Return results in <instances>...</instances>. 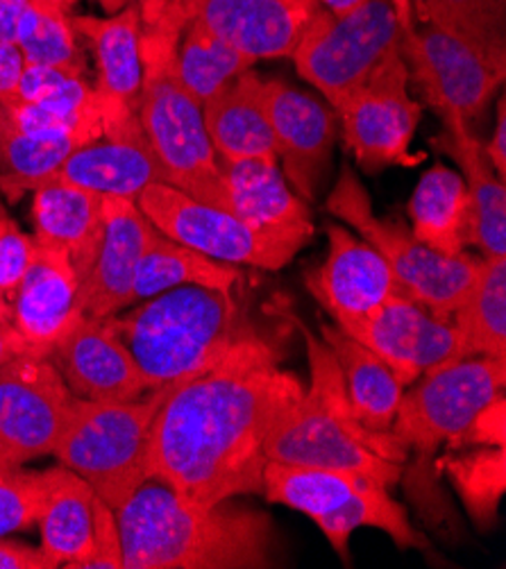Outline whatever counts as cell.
I'll use <instances>...</instances> for the list:
<instances>
[{"label": "cell", "instance_id": "1", "mask_svg": "<svg viewBox=\"0 0 506 569\" xmlns=\"http://www.w3.org/2000/svg\"><path fill=\"white\" fill-rule=\"evenodd\" d=\"M302 392L279 348L246 331L214 366L166 390L150 475L202 503L261 495L268 431Z\"/></svg>", "mask_w": 506, "mask_h": 569}, {"label": "cell", "instance_id": "2", "mask_svg": "<svg viewBox=\"0 0 506 569\" xmlns=\"http://www.w3.org/2000/svg\"><path fill=\"white\" fill-rule=\"evenodd\" d=\"M123 569H268L277 565L275 525L232 499L196 501L148 477L115 510Z\"/></svg>", "mask_w": 506, "mask_h": 569}, {"label": "cell", "instance_id": "3", "mask_svg": "<svg viewBox=\"0 0 506 569\" xmlns=\"http://www.w3.org/2000/svg\"><path fill=\"white\" fill-rule=\"evenodd\" d=\"M302 333L311 381L282 416L275 420L266 438V459L294 466L331 468L357 472L393 488L405 477L409 451L390 431H370L357 418L344 375L323 338L287 313Z\"/></svg>", "mask_w": 506, "mask_h": 569}, {"label": "cell", "instance_id": "4", "mask_svg": "<svg viewBox=\"0 0 506 569\" xmlns=\"http://www.w3.org/2000/svg\"><path fill=\"white\" fill-rule=\"evenodd\" d=\"M141 368L148 390L171 388L207 370L248 331L232 293L182 287L109 316Z\"/></svg>", "mask_w": 506, "mask_h": 569}, {"label": "cell", "instance_id": "5", "mask_svg": "<svg viewBox=\"0 0 506 569\" xmlns=\"http://www.w3.org/2000/svg\"><path fill=\"white\" fill-rule=\"evenodd\" d=\"M168 388L130 402L73 397L54 457L111 508L119 510L150 475V429Z\"/></svg>", "mask_w": 506, "mask_h": 569}, {"label": "cell", "instance_id": "6", "mask_svg": "<svg viewBox=\"0 0 506 569\" xmlns=\"http://www.w3.org/2000/svg\"><path fill=\"white\" fill-rule=\"evenodd\" d=\"M327 211L350 224L379 252L411 300L440 318L453 320V313L473 287L479 259L466 252L459 257H443L425 248L405 224L379 218L373 211L366 187L348 166L341 168V176L327 198Z\"/></svg>", "mask_w": 506, "mask_h": 569}, {"label": "cell", "instance_id": "7", "mask_svg": "<svg viewBox=\"0 0 506 569\" xmlns=\"http://www.w3.org/2000/svg\"><path fill=\"white\" fill-rule=\"evenodd\" d=\"M400 34L396 0H364L341 17L316 6L291 57L298 73L336 107L400 48Z\"/></svg>", "mask_w": 506, "mask_h": 569}, {"label": "cell", "instance_id": "8", "mask_svg": "<svg viewBox=\"0 0 506 569\" xmlns=\"http://www.w3.org/2000/svg\"><path fill=\"white\" fill-rule=\"evenodd\" d=\"M506 361L468 357L425 372L407 386L390 433L411 453L420 468L443 445H453L475 413L504 392Z\"/></svg>", "mask_w": 506, "mask_h": 569}, {"label": "cell", "instance_id": "9", "mask_svg": "<svg viewBox=\"0 0 506 569\" xmlns=\"http://www.w3.org/2000/svg\"><path fill=\"white\" fill-rule=\"evenodd\" d=\"M400 17V52L423 96L440 113H455L466 123L479 119L504 82L506 67L466 39L436 26H414L407 0H396Z\"/></svg>", "mask_w": 506, "mask_h": 569}, {"label": "cell", "instance_id": "10", "mask_svg": "<svg viewBox=\"0 0 506 569\" xmlns=\"http://www.w3.org/2000/svg\"><path fill=\"white\" fill-rule=\"evenodd\" d=\"M73 392L48 357L19 355L0 366V468L54 451Z\"/></svg>", "mask_w": 506, "mask_h": 569}, {"label": "cell", "instance_id": "11", "mask_svg": "<svg viewBox=\"0 0 506 569\" xmlns=\"http://www.w3.org/2000/svg\"><path fill=\"white\" fill-rule=\"evenodd\" d=\"M409 69L400 48L390 50L375 71L334 109L344 123V137L355 159L377 170L405 163L423 109L409 96Z\"/></svg>", "mask_w": 506, "mask_h": 569}, {"label": "cell", "instance_id": "12", "mask_svg": "<svg viewBox=\"0 0 506 569\" xmlns=\"http://www.w3.org/2000/svg\"><path fill=\"white\" fill-rule=\"evenodd\" d=\"M137 207L157 232L216 261L279 270L296 257V252L255 234L230 211L200 202L171 184L146 187Z\"/></svg>", "mask_w": 506, "mask_h": 569}, {"label": "cell", "instance_id": "13", "mask_svg": "<svg viewBox=\"0 0 506 569\" xmlns=\"http://www.w3.org/2000/svg\"><path fill=\"white\" fill-rule=\"evenodd\" d=\"M341 329L373 350L405 388L425 372L462 359L459 333L453 320L431 313L407 296L381 305Z\"/></svg>", "mask_w": 506, "mask_h": 569}, {"label": "cell", "instance_id": "14", "mask_svg": "<svg viewBox=\"0 0 506 569\" xmlns=\"http://www.w3.org/2000/svg\"><path fill=\"white\" fill-rule=\"evenodd\" d=\"M264 109L287 182L305 202H314L336 141L331 111L279 80H264Z\"/></svg>", "mask_w": 506, "mask_h": 569}, {"label": "cell", "instance_id": "15", "mask_svg": "<svg viewBox=\"0 0 506 569\" xmlns=\"http://www.w3.org/2000/svg\"><path fill=\"white\" fill-rule=\"evenodd\" d=\"M327 239V259L307 274V289L334 325L361 320L381 305L407 296L379 252L364 239L341 224H329Z\"/></svg>", "mask_w": 506, "mask_h": 569}, {"label": "cell", "instance_id": "16", "mask_svg": "<svg viewBox=\"0 0 506 569\" xmlns=\"http://www.w3.org/2000/svg\"><path fill=\"white\" fill-rule=\"evenodd\" d=\"M48 359L80 400L130 402L148 392V381L111 318L82 316Z\"/></svg>", "mask_w": 506, "mask_h": 569}, {"label": "cell", "instance_id": "17", "mask_svg": "<svg viewBox=\"0 0 506 569\" xmlns=\"http://www.w3.org/2000/svg\"><path fill=\"white\" fill-rule=\"evenodd\" d=\"M225 176L222 207L268 243L300 252L314 237L307 202L294 193L272 159L220 163Z\"/></svg>", "mask_w": 506, "mask_h": 569}, {"label": "cell", "instance_id": "18", "mask_svg": "<svg viewBox=\"0 0 506 569\" xmlns=\"http://www.w3.org/2000/svg\"><path fill=\"white\" fill-rule=\"evenodd\" d=\"M48 182L69 184L105 198L137 200L146 187L166 184V173L135 113L107 134L78 146Z\"/></svg>", "mask_w": 506, "mask_h": 569}, {"label": "cell", "instance_id": "19", "mask_svg": "<svg viewBox=\"0 0 506 569\" xmlns=\"http://www.w3.org/2000/svg\"><path fill=\"white\" fill-rule=\"evenodd\" d=\"M189 17L200 21L248 60L291 57L316 0H185Z\"/></svg>", "mask_w": 506, "mask_h": 569}, {"label": "cell", "instance_id": "20", "mask_svg": "<svg viewBox=\"0 0 506 569\" xmlns=\"http://www.w3.org/2000/svg\"><path fill=\"white\" fill-rule=\"evenodd\" d=\"M10 302L14 327L30 352L48 357L85 316L80 277L69 254L37 246Z\"/></svg>", "mask_w": 506, "mask_h": 569}, {"label": "cell", "instance_id": "21", "mask_svg": "<svg viewBox=\"0 0 506 569\" xmlns=\"http://www.w3.org/2000/svg\"><path fill=\"white\" fill-rule=\"evenodd\" d=\"M102 239L91 270L80 283L82 309L91 318H109L132 305V283L155 227L137 200L102 198Z\"/></svg>", "mask_w": 506, "mask_h": 569}, {"label": "cell", "instance_id": "22", "mask_svg": "<svg viewBox=\"0 0 506 569\" xmlns=\"http://www.w3.org/2000/svg\"><path fill=\"white\" fill-rule=\"evenodd\" d=\"M445 121L436 146L462 166V178L470 196V243L484 257H506V187L493 170L484 143L470 132V123L440 113Z\"/></svg>", "mask_w": 506, "mask_h": 569}, {"label": "cell", "instance_id": "23", "mask_svg": "<svg viewBox=\"0 0 506 569\" xmlns=\"http://www.w3.org/2000/svg\"><path fill=\"white\" fill-rule=\"evenodd\" d=\"M102 198L60 182L32 191L34 243L67 252L80 283L91 270L102 239Z\"/></svg>", "mask_w": 506, "mask_h": 569}, {"label": "cell", "instance_id": "24", "mask_svg": "<svg viewBox=\"0 0 506 569\" xmlns=\"http://www.w3.org/2000/svg\"><path fill=\"white\" fill-rule=\"evenodd\" d=\"M207 137L220 163L246 159H272L275 141L264 109V80L252 71L241 73L230 84L202 102Z\"/></svg>", "mask_w": 506, "mask_h": 569}, {"label": "cell", "instance_id": "25", "mask_svg": "<svg viewBox=\"0 0 506 569\" xmlns=\"http://www.w3.org/2000/svg\"><path fill=\"white\" fill-rule=\"evenodd\" d=\"M43 506L37 518L41 529V551L54 567L78 569L93 540V518L98 495L69 468L43 472Z\"/></svg>", "mask_w": 506, "mask_h": 569}, {"label": "cell", "instance_id": "26", "mask_svg": "<svg viewBox=\"0 0 506 569\" xmlns=\"http://www.w3.org/2000/svg\"><path fill=\"white\" fill-rule=\"evenodd\" d=\"M318 329L336 363H339L348 400L361 425L370 431L388 433L403 402L405 386L373 350L361 346L341 327L320 320Z\"/></svg>", "mask_w": 506, "mask_h": 569}, {"label": "cell", "instance_id": "27", "mask_svg": "<svg viewBox=\"0 0 506 569\" xmlns=\"http://www.w3.org/2000/svg\"><path fill=\"white\" fill-rule=\"evenodd\" d=\"M73 28L93 46L98 64L93 89L105 98L137 109L143 82L141 8L130 3L107 19L73 17Z\"/></svg>", "mask_w": 506, "mask_h": 569}, {"label": "cell", "instance_id": "28", "mask_svg": "<svg viewBox=\"0 0 506 569\" xmlns=\"http://www.w3.org/2000/svg\"><path fill=\"white\" fill-rule=\"evenodd\" d=\"M409 216L411 234L443 257H459L470 243V196L453 168L427 170L409 200Z\"/></svg>", "mask_w": 506, "mask_h": 569}, {"label": "cell", "instance_id": "29", "mask_svg": "<svg viewBox=\"0 0 506 569\" xmlns=\"http://www.w3.org/2000/svg\"><path fill=\"white\" fill-rule=\"evenodd\" d=\"M239 281L241 270L235 263L205 257L155 230L135 274L132 305L182 287L235 293Z\"/></svg>", "mask_w": 506, "mask_h": 569}, {"label": "cell", "instance_id": "30", "mask_svg": "<svg viewBox=\"0 0 506 569\" xmlns=\"http://www.w3.org/2000/svg\"><path fill=\"white\" fill-rule=\"evenodd\" d=\"M462 359L506 361V257H482L473 287L453 313Z\"/></svg>", "mask_w": 506, "mask_h": 569}, {"label": "cell", "instance_id": "31", "mask_svg": "<svg viewBox=\"0 0 506 569\" xmlns=\"http://www.w3.org/2000/svg\"><path fill=\"white\" fill-rule=\"evenodd\" d=\"M344 560H350L348 542L357 529L384 531L400 549H427L425 538L411 527L407 508L390 495V488L364 479L353 499L314 522Z\"/></svg>", "mask_w": 506, "mask_h": 569}, {"label": "cell", "instance_id": "32", "mask_svg": "<svg viewBox=\"0 0 506 569\" xmlns=\"http://www.w3.org/2000/svg\"><path fill=\"white\" fill-rule=\"evenodd\" d=\"M364 479L368 477L357 472L266 461L261 495L266 501L294 508L316 522L344 508Z\"/></svg>", "mask_w": 506, "mask_h": 569}, {"label": "cell", "instance_id": "33", "mask_svg": "<svg viewBox=\"0 0 506 569\" xmlns=\"http://www.w3.org/2000/svg\"><path fill=\"white\" fill-rule=\"evenodd\" d=\"M78 146L82 143L71 137L21 130L0 107V191L10 202H17L43 187Z\"/></svg>", "mask_w": 506, "mask_h": 569}, {"label": "cell", "instance_id": "34", "mask_svg": "<svg viewBox=\"0 0 506 569\" xmlns=\"http://www.w3.org/2000/svg\"><path fill=\"white\" fill-rule=\"evenodd\" d=\"M17 43L26 64L60 69L85 78V52L78 43L67 0H32L21 21Z\"/></svg>", "mask_w": 506, "mask_h": 569}, {"label": "cell", "instance_id": "35", "mask_svg": "<svg viewBox=\"0 0 506 569\" xmlns=\"http://www.w3.org/2000/svg\"><path fill=\"white\" fill-rule=\"evenodd\" d=\"M252 60L235 46L216 37L200 21L189 19L178 43V71L187 89L200 100H209L225 84L252 69Z\"/></svg>", "mask_w": 506, "mask_h": 569}, {"label": "cell", "instance_id": "36", "mask_svg": "<svg viewBox=\"0 0 506 569\" xmlns=\"http://www.w3.org/2000/svg\"><path fill=\"white\" fill-rule=\"evenodd\" d=\"M418 17L506 67V0H411Z\"/></svg>", "mask_w": 506, "mask_h": 569}, {"label": "cell", "instance_id": "37", "mask_svg": "<svg viewBox=\"0 0 506 569\" xmlns=\"http://www.w3.org/2000/svg\"><path fill=\"white\" fill-rule=\"evenodd\" d=\"M436 468H443L453 481L475 527L482 531L493 529L506 492V447H475L464 457L443 459Z\"/></svg>", "mask_w": 506, "mask_h": 569}, {"label": "cell", "instance_id": "38", "mask_svg": "<svg viewBox=\"0 0 506 569\" xmlns=\"http://www.w3.org/2000/svg\"><path fill=\"white\" fill-rule=\"evenodd\" d=\"M21 102H32L52 111L69 113V117H87L105 107L107 98L100 96L82 76H73L60 69L26 67L19 96ZM14 100V102H17Z\"/></svg>", "mask_w": 506, "mask_h": 569}, {"label": "cell", "instance_id": "39", "mask_svg": "<svg viewBox=\"0 0 506 569\" xmlns=\"http://www.w3.org/2000/svg\"><path fill=\"white\" fill-rule=\"evenodd\" d=\"M43 495V472L0 468V538L34 525Z\"/></svg>", "mask_w": 506, "mask_h": 569}, {"label": "cell", "instance_id": "40", "mask_svg": "<svg viewBox=\"0 0 506 569\" xmlns=\"http://www.w3.org/2000/svg\"><path fill=\"white\" fill-rule=\"evenodd\" d=\"M34 239L21 232L17 220L8 213L3 202H0V296L12 300L34 257Z\"/></svg>", "mask_w": 506, "mask_h": 569}, {"label": "cell", "instance_id": "41", "mask_svg": "<svg viewBox=\"0 0 506 569\" xmlns=\"http://www.w3.org/2000/svg\"><path fill=\"white\" fill-rule=\"evenodd\" d=\"M78 569H123V545L117 513L100 497L96 499L93 540Z\"/></svg>", "mask_w": 506, "mask_h": 569}, {"label": "cell", "instance_id": "42", "mask_svg": "<svg viewBox=\"0 0 506 569\" xmlns=\"http://www.w3.org/2000/svg\"><path fill=\"white\" fill-rule=\"evenodd\" d=\"M457 447L470 445V447H506V402L504 392L488 405H484L470 425L464 429V433L453 442Z\"/></svg>", "mask_w": 506, "mask_h": 569}, {"label": "cell", "instance_id": "43", "mask_svg": "<svg viewBox=\"0 0 506 569\" xmlns=\"http://www.w3.org/2000/svg\"><path fill=\"white\" fill-rule=\"evenodd\" d=\"M26 57L14 41H0V107L12 104L26 71Z\"/></svg>", "mask_w": 506, "mask_h": 569}, {"label": "cell", "instance_id": "44", "mask_svg": "<svg viewBox=\"0 0 506 569\" xmlns=\"http://www.w3.org/2000/svg\"><path fill=\"white\" fill-rule=\"evenodd\" d=\"M0 569H54L41 547L0 538Z\"/></svg>", "mask_w": 506, "mask_h": 569}, {"label": "cell", "instance_id": "45", "mask_svg": "<svg viewBox=\"0 0 506 569\" xmlns=\"http://www.w3.org/2000/svg\"><path fill=\"white\" fill-rule=\"evenodd\" d=\"M495 130L493 139L484 146V152L497 173V178L504 182L506 180V100L499 96L497 100V111H495Z\"/></svg>", "mask_w": 506, "mask_h": 569}, {"label": "cell", "instance_id": "46", "mask_svg": "<svg viewBox=\"0 0 506 569\" xmlns=\"http://www.w3.org/2000/svg\"><path fill=\"white\" fill-rule=\"evenodd\" d=\"M32 0H0V41H14Z\"/></svg>", "mask_w": 506, "mask_h": 569}, {"label": "cell", "instance_id": "47", "mask_svg": "<svg viewBox=\"0 0 506 569\" xmlns=\"http://www.w3.org/2000/svg\"><path fill=\"white\" fill-rule=\"evenodd\" d=\"M26 352H30V348L23 340V336L17 331V327L14 325L0 327V366L19 355H26Z\"/></svg>", "mask_w": 506, "mask_h": 569}, {"label": "cell", "instance_id": "48", "mask_svg": "<svg viewBox=\"0 0 506 569\" xmlns=\"http://www.w3.org/2000/svg\"><path fill=\"white\" fill-rule=\"evenodd\" d=\"M361 3H364V0H316L318 8H323V10H327L329 14H336V17L353 12Z\"/></svg>", "mask_w": 506, "mask_h": 569}, {"label": "cell", "instance_id": "49", "mask_svg": "<svg viewBox=\"0 0 506 569\" xmlns=\"http://www.w3.org/2000/svg\"><path fill=\"white\" fill-rule=\"evenodd\" d=\"M98 3H100V8L111 17V14H117V12L126 10L130 3H135V0H98Z\"/></svg>", "mask_w": 506, "mask_h": 569}, {"label": "cell", "instance_id": "50", "mask_svg": "<svg viewBox=\"0 0 506 569\" xmlns=\"http://www.w3.org/2000/svg\"><path fill=\"white\" fill-rule=\"evenodd\" d=\"M14 325V316H12V302L0 296V327H10Z\"/></svg>", "mask_w": 506, "mask_h": 569}, {"label": "cell", "instance_id": "51", "mask_svg": "<svg viewBox=\"0 0 506 569\" xmlns=\"http://www.w3.org/2000/svg\"><path fill=\"white\" fill-rule=\"evenodd\" d=\"M67 3H69V6H71V8H73V6H76V3H78V0H67Z\"/></svg>", "mask_w": 506, "mask_h": 569}]
</instances>
